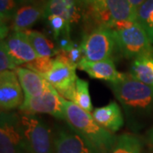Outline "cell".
Returning <instances> with one entry per match:
<instances>
[{
	"label": "cell",
	"instance_id": "2",
	"mask_svg": "<svg viewBox=\"0 0 153 153\" xmlns=\"http://www.w3.org/2000/svg\"><path fill=\"white\" fill-rule=\"evenodd\" d=\"M63 103L67 124L87 139L100 153H111L117 137L100 125L91 113L82 109L75 103L65 98Z\"/></svg>",
	"mask_w": 153,
	"mask_h": 153
},
{
	"label": "cell",
	"instance_id": "28",
	"mask_svg": "<svg viewBox=\"0 0 153 153\" xmlns=\"http://www.w3.org/2000/svg\"><path fill=\"white\" fill-rule=\"evenodd\" d=\"M128 1H129V3L131 4L132 7L137 11L138 8L146 0H128Z\"/></svg>",
	"mask_w": 153,
	"mask_h": 153
},
{
	"label": "cell",
	"instance_id": "10",
	"mask_svg": "<svg viewBox=\"0 0 153 153\" xmlns=\"http://www.w3.org/2000/svg\"><path fill=\"white\" fill-rule=\"evenodd\" d=\"M25 100L16 71H4L0 74V106L3 111L20 108Z\"/></svg>",
	"mask_w": 153,
	"mask_h": 153
},
{
	"label": "cell",
	"instance_id": "24",
	"mask_svg": "<svg viewBox=\"0 0 153 153\" xmlns=\"http://www.w3.org/2000/svg\"><path fill=\"white\" fill-rule=\"evenodd\" d=\"M22 4L24 0H0L1 25H8Z\"/></svg>",
	"mask_w": 153,
	"mask_h": 153
},
{
	"label": "cell",
	"instance_id": "17",
	"mask_svg": "<svg viewBox=\"0 0 153 153\" xmlns=\"http://www.w3.org/2000/svg\"><path fill=\"white\" fill-rule=\"evenodd\" d=\"M92 116L100 125L111 133L118 131L124 123L120 105L116 101H111L106 105L95 108L92 112Z\"/></svg>",
	"mask_w": 153,
	"mask_h": 153
},
{
	"label": "cell",
	"instance_id": "22",
	"mask_svg": "<svg viewBox=\"0 0 153 153\" xmlns=\"http://www.w3.org/2000/svg\"><path fill=\"white\" fill-rule=\"evenodd\" d=\"M136 21L153 44V0H146L136 11Z\"/></svg>",
	"mask_w": 153,
	"mask_h": 153
},
{
	"label": "cell",
	"instance_id": "9",
	"mask_svg": "<svg viewBox=\"0 0 153 153\" xmlns=\"http://www.w3.org/2000/svg\"><path fill=\"white\" fill-rule=\"evenodd\" d=\"M64 98L53 86L37 97L25 98L19 110L27 114H49L57 119L66 120Z\"/></svg>",
	"mask_w": 153,
	"mask_h": 153
},
{
	"label": "cell",
	"instance_id": "14",
	"mask_svg": "<svg viewBox=\"0 0 153 153\" xmlns=\"http://www.w3.org/2000/svg\"><path fill=\"white\" fill-rule=\"evenodd\" d=\"M44 1L26 2L22 4L11 21V29L13 31H26L39 20L44 18Z\"/></svg>",
	"mask_w": 153,
	"mask_h": 153
},
{
	"label": "cell",
	"instance_id": "26",
	"mask_svg": "<svg viewBox=\"0 0 153 153\" xmlns=\"http://www.w3.org/2000/svg\"><path fill=\"white\" fill-rule=\"evenodd\" d=\"M18 65L15 59L10 54L6 48L4 41H1L0 44V71H15L18 67Z\"/></svg>",
	"mask_w": 153,
	"mask_h": 153
},
{
	"label": "cell",
	"instance_id": "18",
	"mask_svg": "<svg viewBox=\"0 0 153 153\" xmlns=\"http://www.w3.org/2000/svg\"><path fill=\"white\" fill-rule=\"evenodd\" d=\"M129 75L153 88V55H142L133 60Z\"/></svg>",
	"mask_w": 153,
	"mask_h": 153
},
{
	"label": "cell",
	"instance_id": "15",
	"mask_svg": "<svg viewBox=\"0 0 153 153\" xmlns=\"http://www.w3.org/2000/svg\"><path fill=\"white\" fill-rule=\"evenodd\" d=\"M82 4L80 0H45L44 18L50 15H56L65 19L72 26L81 21Z\"/></svg>",
	"mask_w": 153,
	"mask_h": 153
},
{
	"label": "cell",
	"instance_id": "4",
	"mask_svg": "<svg viewBox=\"0 0 153 153\" xmlns=\"http://www.w3.org/2000/svg\"><path fill=\"white\" fill-rule=\"evenodd\" d=\"M80 47L82 58L90 61L112 60L122 55L112 30L109 27H97L82 38Z\"/></svg>",
	"mask_w": 153,
	"mask_h": 153
},
{
	"label": "cell",
	"instance_id": "23",
	"mask_svg": "<svg viewBox=\"0 0 153 153\" xmlns=\"http://www.w3.org/2000/svg\"><path fill=\"white\" fill-rule=\"evenodd\" d=\"M48 22L49 27L55 40H58L60 37H70L71 26L66 22L65 19L56 15H50L45 17Z\"/></svg>",
	"mask_w": 153,
	"mask_h": 153
},
{
	"label": "cell",
	"instance_id": "8",
	"mask_svg": "<svg viewBox=\"0 0 153 153\" xmlns=\"http://www.w3.org/2000/svg\"><path fill=\"white\" fill-rule=\"evenodd\" d=\"M0 153H30L17 113L1 111Z\"/></svg>",
	"mask_w": 153,
	"mask_h": 153
},
{
	"label": "cell",
	"instance_id": "21",
	"mask_svg": "<svg viewBox=\"0 0 153 153\" xmlns=\"http://www.w3.org/2000/svg\"><path fill=\"white\" fill-rule=\"evenodd\" d=\"M71 101L88 112H93V105L88 90V82L86 80L77 77L75 85V90Z\"/></svg>",
	"mask_w": 153,
	"mask_h": 153
},
{
	"label": "cell",
	"instance_id": "1",
	"mask_svg": "<svg viewBox=\"0 0 153 153\" xmlns=\"http://www.w3.org/2000/svg\"><path fill=\"white\" fill-rule=\"evenodd\" d=\"M116 99L124 111L128 122L133 126L153 115V88L133 78L117 83H110Z\"/></svg>",
	"mask_w": 153,
	"mask_h": 153
},
{
	"label": "cell",
	"instance_id": "16",
	"mask_svg": "<svg viewBox=\"0 0 153 153\" xmlns=\"http://www.w3.org/2000/svg\"><path fill=\"white\" fill-rule=\"evenodd\" d=\"M16 72L25 98L37 97L44 94L52 85L44 76L26 67H17Z\"/></svg>",
	"mask_w": 153,
	"mask_h": 153
},
{
	"label": "cell",
	"instance_id": "19",
	"mask_svg": "<svg viewBox=\"0 0 153 153\" xmlns=\"http://www.w3.org/2000/svg\"><path fill=\"white\" fill-rule=\"evenodd\" d=\"M27 34L33 48L38 57H53L60 53V49H56L53 44L44 33L35 30L24 31Z\"/></svg>",
	"mask_w": 153,
	"mask_h": 153
},
{
	"label": "cell",
	"instance_id": "5",
	"mask_svg": "<svg viewBox=\"0 0 153 153\" xmlns=\"http://www.w3.org/2000/svg\"><path fill=\"white\" fill-rule=\"evenodd\" d=\"M20 125L30 153H55L51 129L36 115H19Z\"/></svg>",
	"mask_w": 153,
	"mask_h": 153
},
{
	"label": "cell",
	"instance_id": "27",
	"mask_svg": "<svg viewBox=\"0 0 153 153\" xmlns=\"http://www.w3.org/2000/svg\"><path fill=\"white\" fill-rule=\"evenodd\" d=\"M60 53L65 55L70 62L76 66L82 58V52L80 45L78 46L74 43L67 50H60Z\"/></svg>",
	"mask_w": 153,
	"mask_h": 153
},
{
	"label": "cell",
	"instance_id": "20",
	"mask_svg": "<svg viewBox=\"0 0 153 153\" xmlns=\"http://www.w3.org/2000/svg\"><path fill=\"white\" fill-rule=\"evenodd\" d=\"M143 141L135 134L124 133L117 138L111 153H141Z\"/></svg>",
	"mask_w": 153,
	"mask_h": 153
},
{
	"label": "cell",
	"instance_id": "7",
	"mask_svg": "<svg viewBox=\"0 0 153 153\" xmlns=\"http://www.w3.org/2000/svg\"><path fill=\"white\" fill-rule=\"evenodd\" d=\"M54 59L52 69L43 76L63 98L71 101L77 79L76 75L77 66L70 62L61 53H59Z\"/></svg>",
	"mask_w": 153,
	"mask_h": 153
},
{
	"label": "cell",
	"instance_id": "25",
	"mask_svg": "<svg viewBox=\"0 0 153 153\" xmlns=\"http://www.w3.org/2000/svg\"><path fill=\"white\" fill-rule=\"evenodd\" d=\"M54 60L55 59H52L51 57H38L33 61L25 64L24 66L41 76H44L52 69Z\"/></svg>",
	"mask_w": 153,
	"mask_h": 153
},
{
	"label": "cell",
	"instance_id": "13",
	"mask_svg": "<svg viewBox=\"0 0 153 153\" xmlns=\"http://www.w3.org/2000/svg\"><path fill=\"white\" fill-rule=\"evenodd\" d=\"M1 41H4L18 66L25 65L38 57L24 31H13L4 40Z\"/></svg>",
	"mask_w": 153,
	"mask_h": 153
},
{
	"label": "cell",
	"instance_id": "3",
	"mask_svg": "<svg viewBox=\"0 0 153 153\" xmlns=\"http://www.w3.org/2000/svg\"><path fill=\"white\" fill-rule=\"evenodd\" d=\"M114 33L122 55L127 59L153 55L152 44L147 34L136 20L122 21L111 27Z\"/></svg>",
	"mask_w": 153,
	"mask_h": 153
},
{
	"label": "cell",
	"instance_id": "29",
	"mask_svg": "<svg viewBox=\"0 0 153 153\" xmlns=\"http://www.w3.org/2000/svg\"><path fill=\"white\" fill-rule=\"evenodd\" d=\"M149 140L152 144H153V128L149 132Z\"/></svg>",
	"mask_w": 153,
	"mask_h": 153
},
{
	"label": "cell",
	"instance_id": "31",
	"mask_svg": "<svg viewBox=\"0 0 153 153\" xmlns=\"http://www.w3.org/2000/svg\"><path fill=\"white\" fill-rule=\"evenodd\" d=\"M36 1H44V0H24V3H26V2H36Z\"/></svg>",
	"mask_w": 153,
	"mask_h": 153
},
{
	"label": "cell",
	"instance_id": "30",
	"mask_svg": "<svg viewBox=\"0 0 153 153\" xmlns=\"http://www.w3.org/2000/svg\"><path fill=\"white\" fill-rule=\"evenodd\" d=\"M82 3V4H85V5H88L89 3L91 2V0H80Z\"/></svg>",
	"mask_w": 153,
	"mask_h": 153
},
{
	"label": "cell",
	"instance_id": "6",
	"mask_svg": "<svg viewBox=\"0 0 153 153\" xmlns=\"http://www.w3.org/2000/svg\"><path fill=\"white\" fill-rule=\"evenodd\" d=\"M88 6L98 27H111L118 22L136 20V10L128 0H91Z\"/></svg>",
	"mask_w": 153,
	"mask_h": 153
},
{
	"label": "cell",
	"instance_id": "12",
	"mask_svg": "<svg viewBox=\"0 0 153 153\" xmlns=\"http://www.w3.org/2000/svg\"><path fill=\"white\" fill-rule=\"evenodd\" d=\"M77 68L85 71L90 77L107 81L110 83H117L124 81L128 75L117 70L112 60L90 61L82 58Z\"/></svg>",
	"mask_w": 153,
	"mask_h": 153
},
{
	"label": "cell",
	"instance_id": "11",
	"mask_svg": "<svg viewBox=\"0 0 153 153\" xmlns=\"http://www.w3.org/2000/svg\"><path fill=\"white\" fill-rule=\"evenodd\" d=\"M55 153H100L97 148L68 125L59 129L54 137Z\"/></svg>",
	"mask_w": 153,
	"mask_h": 153
}]
</instances>
